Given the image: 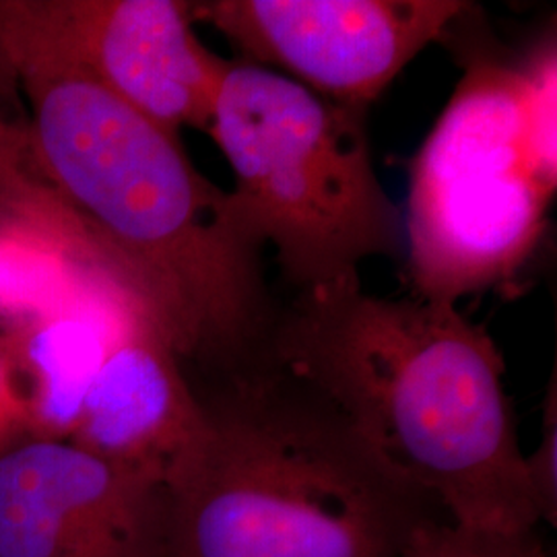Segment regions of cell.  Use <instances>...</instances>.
Returning <instances> with one entry per match:
<instances>
[{"label":"cell","mask_w":557,"mask_h":557,"mask_svg":"<svg viewBox=\"0 0 557 557\" xmlns=\"http://www.w3.org/2000/svg\"><path fill=\"white\" fill-rule=\"evenodd\" d=\"M106 260L81 234L15 211L0 213V331L57 310Z\"/></svg>","instance_id":"obj_11"},{"label":"cell","mask_w":557,"mask_h":557,"mask_svg":"<svg viewBox=\"0 0 557 557\" xmlns=\"http://www.w3.org/2000/svg\"><path fill=\"white\" fill-rule=\"evenodd\" d=\"M0 64L29 103L34 160L101 252L137 283L180 358H236L264 322L262 246L232 193L0 0Z\"/></svg>","instance_id":"obj_1"},{"label":"cell","mask_w":557,"mask_h":557,"mask_svg":"<svg viewBox=\"0 0 557 557\" xmlns=\"http://www.w3.org/2000/svg\"><path fill=\"white\" fill-rule=\"evenodd\" d=\"M524 69V160L531 174L552 193H556V40H545Z\"/></svg>","instance_id":"obj_13"},{"label":"cell","mask_w":557,"mask_h":557,"mask_svg":"<svg viewBox=\"0 0 557 557\" xmlns=\"http://www.w3.org/2000/svg\"><path fill=\"white\" fill-rule=\"evenodd\" d=\"M0 205L87 236L75 213L60 200L34 160L27 124H17L0 108ZM91 239V238H89Z\"/></svg>","instance_id":"obj_12"},{"label":"cell","mask_w":557,"mask_h":557,"mask_svg":"<svg viewBox=\"0 0 557 557\" xmlns=\"http://www.w3.org/2000/svg\"><path fill=\"white\" fill-rule=\"evenodd\" d=\"M273 359L453 522L529 533L541 520L504 359L457 306L376 298L359 281L304 292L278 326Z\"/></svg>","instance_id":"obj_2"},{"label":"cell","mask_w":557,"mask_h":557,"mask_svg":"<svg viewBox=\"0 0 557 557\" xmlns=\"http://www.w3.org/2000/svg\"><path fill=\"white\" fill-rule=\"evenodd\" d=\"M135 292H140L137 283L106 260L57 310L0 331V358L15 382L32 436L71 440L120 312Z\"/></svg>","instance_id":"obj_10"},{"label":"cell","mask_w":557,"mask_h":557,"mask_svg":"<svg viewBox=\"0 0 557 557\" xmlns=\"http://www.w3.org/2000/svg\"><path fill=\"white\" fill-rule=\"evenodd\" d=\"M29 436L25 407L4 359L0 358V453Z\"/></svg>","instance_id":"obj_16"},{"label":"cell","mask_w":557,"mask_h":557,"mask_svg":"<svg viewBox=\"0 0 557 557\" xmlns=\"http://www.w3.org/2000/svg\"><path fill=\"white\" fill-rule=\"evenodd\" d=\"M170 485L165 557H398L425 498L275 366L213 405Z\"/></svg>","instance_id":"obj_3"},{"label":"cell","mask_w":557,"mask_h":557,"mask_svg":"<svg viewBox=\"0 0 557 557\" xmlns=\"http://www.w3.org/2000/svg\"><path fill=\"white\" fill-rule=\"evenodd\" d=\"M366 114L259 64L230 60L223 71L207 133L234 172L244 225L299 294L356 283L363 260L400 250Z\"/></svg>","instance_id":"obj_4"},{"label":"cell","mask_w":557,"mask_h":557,"mask_svg":"<svg viewBox=\"0 0 557 557\" xmlns=\"http://www.w3.org/2000/svg\"><path fill=\"white\" fill-rule=\"evenodd\" d=\"M398 557H547L533 531L499 533L419 518Z\"/></svg>","instance_id":"obj_14"},{"label":"cell","mask_w":557,"mask_h":557,"mask_svg":"<svg viewBox=\"0 0 557 557\" xmlns=\"http://www.w3.org/2000/svg\"><path fill=\"white\" fill-rule=\"evenodd\" d=\"M524 465L533 496L537 502L539 517L549 524H557L556 386H552L545 403L541 444L531 457H524Z\"/></svg>","instance_id":"obj_15"},{"label":"cell","mask_w":557,"mask_h":557,"mask_svg":"<svg viewBox=\"0 0 557 557\" xmlns=\"http://www.w3.org/2000/svg\"><path fill=\"white\" fill-rule=\"evenodd\" d=\"M170 492L71 440L0 453V557H165Z\"/></svg>","instance_id":"obj_7"},{"label":"cell","mask_w":557,"mask_h":557,"mask_svg":"<svg viewBox=\"0 0 557 557\" xmlns=\"http://www.w3.org/2000/svg\"><path fill=\"white\" fill-rule=\"evenodd\" d=\"M178 358L149 299L131 294L71 442L170 492L209 428Z\"/></svg>","instance_id":"obj_9"},{"label":"cell","mask_w":557,"mask_h":557,"mask_svg":"<svg viewBox=\"0 0 557 557\" xmlns=\"http://www.w3.org/2000/svg\"><path fill=\"white\" fill-rule=\"evenodd\" d=\"M188 7L193 21L215 27L244 62L366 110L469 11L460 0H205Z\"/></svg>","instance_id":"obj_6"},{"label":"cell","mask_w":557,"mask_h":557,"mask_svg":"<svg viewBox=\"0 0 557 557\" xmlns=\"http://www.w3.org/2000/svg\"><path fill=\"white\" fill-rule=\"evenodd\" d=\"M25 13L106 89L172 135L207 133L230 60L195 34L178 0H21Z\"/></svg>","instance_id":"obj_8"},{"label":"cell","mask_w":557,"mask_h":557,"mask_svg":"<svg viewBox=\"0 0 557 557\" xmlns=\"http://www.w3.org/2000/svg\"><path fill=\"white\" fill-rule=\"evenodd\" d=\"M7 211H13V209H9V207H4V205H0V213H7ZM17 213V211H15Z\"/></svg>","instance_id":"obj_17"},{"label":"cell","mask_w":557,"mask_h":557,"mask_svg":"<svg viewBox=\"0 0 557 557\" xmlns=\"http://www.w3.org/2000/svg\"><path fill=\"white\" fill-rule=\"evenodd\" d=\"M524 69L467 62L411 165L407 213L416 298L457 306L517 275L554 193L524 160Z\"/></svg>","instance_id":"obj_5"}]
</instances>
